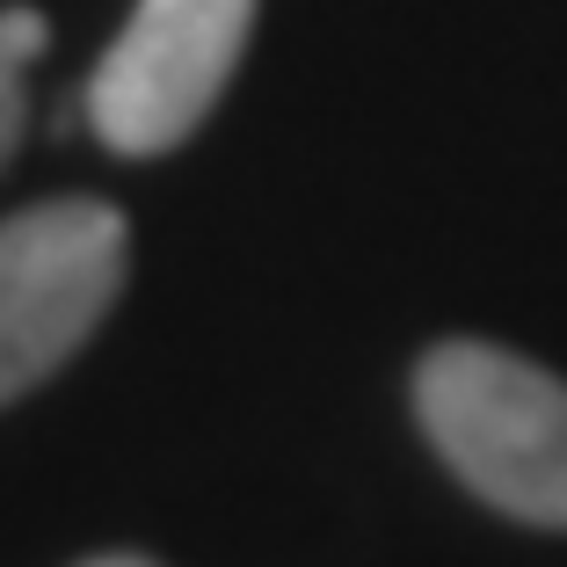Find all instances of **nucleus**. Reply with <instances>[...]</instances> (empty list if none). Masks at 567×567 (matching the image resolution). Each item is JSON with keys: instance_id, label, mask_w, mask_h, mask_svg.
Segmentation results:
<instances>
[{"instance_id": "3", "label": "nucleus", "mask_w": 567, "mask_h": 567, "mask_svg": "<svg viewBox=\"0 0 567 567\" xmlns=\"http://www.w3.org/2000/svg\"><path fill=\"white\" fill-rule=\"evenodd\" d=\"M255 30V0H138L87 81V124L110 153H175L226 95Z\"/></svg>"}, {"instance_id": "5", "label": "nucleus", "mask_w": 567, "mask_h": 567, "mask_svg": "<svg viewBox=\"0 0 567 567\" xmlns=\"http://www.w3.org/2000/svg\"><path fill=\"white\" fill-rule=\"evenodd\" d=\"M16 138H22V66L0 51V167H8Z\"/></svg>"}, {"instance_id": "2", "label": "nucleus", "mask_w": 567, "mask_h": 567, "mask_svg": "<svg viewBox=\"0 0 567 567\" xmlns=\"http://www.w3.org/2000/svg\"><path fill=\"white\" fill-rule=\"evenodd\" d=\"M132 234L102 197H51L0 218V408L81 350L124 291Z\"/></svg>"}, {"instance_id": "4", "label": "nucleus", "mask_w": 567, "mask_h": 567, "mask_svg": "<svg viewBox=\"0 0 567 567\" xmlns=\"http://www.w3.org/2000/svg\"><path fill=\"white\" fill-rule=\"evenodd\" d=\"M44 44H51V22L37 16V8H0V51H8L16 66H30Z\"/></svg>"}, {"instance_id": "1", "label": "nucleus", "mask_w": 567, "mask_h": 567, "mask_svg": "<svg viewBox=\"0 0 567 567\" xmlns=\"http://www.w3.org/2000/svg\"><path fill=\"white\" fill-rule=\"evenodd\" d=\"M415 415L487 509L567 532V379L502 342L451 334L415 364Z\"/></svg>"}, {"instance_id": "6", "label": "nucleus", "mask_w": 567, "mask_h": 567, "mask_svg": "<svg viewBox=\"0 0 567 567\" xmlns=\"http://www.w3.org/2000/svg\"><path fill=\"white\" fill-rule=\"evenodd\" d=\"M81 567H161V560H146V553H95V560H81Z\"/></svg>"}]
</instances>
